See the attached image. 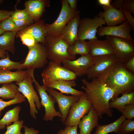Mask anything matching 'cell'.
Wrapping results in <instances>:
<instances>
[{
  "label": "cell",
  "mask_w": 134,
  "mask_h": 134,
  "mask_svg": "<svg viewBox=\"0 0 134 134\" xmlns=\"http://www.w3.org/2000/svg\"><path fill=\"white\" fill-rule=\"evenodd\" d=\"M89 81L86 79L81 80V88L84 91L92 106L101 119L105 114L109 117L112 116L113 111L109 106V101L117 97L115 91L96 78Z\"/></svg>",
  "instance_id": "1"
},
{
  "label": "cell",
  "mask_w": 134,
  "mask_h": 134,
  "mask_svg": "<svg viewBox=\"0 0 134 134\" xmlns=\"http://www.w3.org/2000/svg\"><path fill=\"white\" fill-rule=\"evenodd\" d=\"M114 90L117 96L134 91V74L128 71L118 61L95 78Z\"/></svg>",
  "instance_id": "2"
},
{
  "label": "cell",
  "mask_w": 134,
  "mask_h": 134,
  "mask_svg": "<svg viewBox=\"0 0 134 134\" xmlns=\"http://www.w3.org/2000/svg\"><path fill=\"white\" fill-rule=\"evenodd\" d=\"M46 50L48 59L61 64L66 60H73L76 57L71 56L67 52L69 45L61 36L46 35L42 43Z\"/></svg>",
  "instance_id": "3"
},
{
  "label": "cell",
  "mask_w": 134,
  "mask_h": 134,
  "mask_svg": "<svg viewBox=\"0 0 134 134\" xmlns=\"http://www.w3.org/2000/svg\"><path fill=\"white\" fill-rule=\"evenodd\" d=\"M34 69H27L26 74L21 81L16 82L18 85V90L19 92L27 98L30 107V115L34 119H36V114L38 113L37 109H40L41 105L39 98L35 91L32 83V72Z\"/></svg>",
  "instance_id": "4"
},
{
  "label": "cell",
  "mask_w": 134,
  "mask_h": 134,
  "mask_svg": "<svg viewBox=\"0 0 134 134\" xmlns=\"http://www.w3.org/2000/svg\"><path fill=\"white\" fill-rule=\"evenodd\" d=\"M62 7L57 19L51 24H46L47 34L55 36H60L63 30L68 22L79 11L71 8L67 0H61Z\"/></svg>",
  "instance_id": "5"
},
{
  "label": "cell",
  "mask_w": 134,
  "mask_h": 134,
  "mask_svg": "<svg viewBox=\"0 0 134 134\" xmlns=\"http://www.w3.org/2000/svg\"><path fill=\"white\" fill-rule=\"evenodd\" d=\"M43 85L52 81L59 80H75L77 76L61 64L50 61L41 74Z\"/></svg>",
  "instance_id": "6"
},
{
  "label": "cell",
  "mask_w": 134,
  "mask_h": 134,
  "mask_svg": "<svg viewBox=\"0 0 134 134\" xmlns=\"http://www.w3.org/2000/svg\"><path fill=\"white\" fill-rule=\"evenodd\" d=\"M118 62L124 64L134 56V44L131 40L120 37L106 35Z\"/></svg>",
  "instance_id": "7"
},
{
  "label": "cell",
  "mask_w": 134,
  "mask_h": 134,
  "mask_svg": "<svg viewBox=\"0 0 134 134\" xmlns=\"http://www.w3.org/2000/svg\"><path fill=\"white\" fill-rule=\"evenodd\" d=\"M28 54L21 65L27 69L41 68L47 63L48 58L45 49L41 43H36L34 46L27 47Z\"/></svg>",
  "instance_id": "8"
},
{
  "label": "cell",
  "mask_w": 134,
  "mask_h": 134,
  "mask_svg": "<svg viewBox=\"0 0 134 134\" xmlns=\"http://www.w3.org/2000/svg\"><path fill=\"white\" fill-rule=\"evenodd\" d=\"M92 106L91 102L84 92L78 101L70 108L65 125L70 126L78 125L82 118L88 113Z\"/></svg>",
  "instance_id": "9"
},
{
  "label": "cell",
  "mask_w": 134,
  "mask_h": 134,
  "mask_svg": "<svg viewBox=\"0 0 134 134\" xmlns=\"http://www.w3.org/2000/svg\"><path fill=\"white\" fill-rule=\"evenodd\" d=\"M32 79L36 89L41 99V106L44 107L45 114L43 120L46 121H53L56 117L62 118V115L59 111L55 110L54 105L56 102L54 98L48 94L46 90V88L43 85L41 86L35 80L34 75V71L32 72Z\"/></svg>",
  "instance_id": "10"
},
{
  "label": "cell",
  "mask_w": 134,
  "mask_h": 134,
  "mask_svg": "<svg viewBox=\"0 0 134 134\" xmlns=\"http://www.w3.org/2000/svg\"><path fill=\"white\" fill-rule=\"evenodd\" d=\"M106 24L103 18L97 16L94 18L80 19L78 32V39L90 40L97 39L96 34L98 29Z\"/></svg>",
  "instance_id": "11"
},
{
  "label": "cell",
  "mask_w": 134,
  "mask_h": 134,
  "mask_svg": "<svg viewBox=\"0 0 134 134\" xmlns=\"http://www.w3.org/2000/svg\"><path fill=\"white\" fill-rule=\"evenodd\" d=\"M46 90L57 102L59 111L62 115L61 120L63 124H64L70 108L74 104L78 101L80 96H66L51 88H47Z\"/></svg>",
  "instance_id": "12"
},
{
  "label": "cell",
  "mask_w": 134,
  "mask_h": 134,
  "mask_svg": "<svg viewBox=\"0 0 134 134\" xmlns=\"http://www.w3.org/2000/svg\"><path fill=\"white\" fill-rule=\"evenodd\" d=\"M93 57L94 63L89 68L86 74L89 80L97 77L118 61L114 54Z\"/></svg>",
  "instance_id": "13"
},
{
  "label": "cell",
  "mask_w": 134,
  "mask_h": 134,
  "mask_svg": "<svg viewBox=\"0 0 134 134\" xmlns=\"http://www.w3.org/2000/svg\"><path fill=\"white\" fill-rule=\"evenodd\" d=\"M93 63V58L89 54L82 55L77 59L66 60L62 63L64 67L77 77L86 75L88 69Z\"/></svg>",
  "instance_id": "14"
},
{
  "label": "cell",
  "mask_w": 134,
  "mask_h": 134,
  "mask_svg": "<svg viewBox=\"0 0 134 134\" xmlns=\"http://www.w3.org/2000/svg\"><path fill=\"white\" fill-rule=\"evenodd\" d=\"M132 29L127 20L120 25L99 28L97 33L99 36H112L123 38L134 42L130 32Z\"/></svg>",
  "instance_id": "15"
},
{
  "label": "cell",
  "mask_w": 134,
  "mask_h": 134,
  "mask_svg": "<svg viewBox=\"0 0 134 134\" xmlns=\"http://www.w3.org/2000/svg\"><path fill=\"white\" fill-rule=\"evenodd\" d=\"M87 42L89 49V54L92 57L114 55L112 47L107 39L101 40L97 38Z\"/></svg>",
  "instance_id": "16"
},
{
  "label": "cell",
  "mask_w": 134,
  "mask_h": 134,
  "mask_svg": "<svg viewBox=\"0 0 134 134\" xmlns=\"http://www.w3.org/2000/svg\"><path fill=\"white\" fill-rule=\"evenodd\" d=\"M79 13L76 14L68 22L60 36L69 46L78 40V32L80 20Z\"/></svg>",
  "instance_id": "17"
},
{
  "label": "cell",
  "mask_w": 134,
  "mask_h": 134,
  "mask_svg": "<svg viewBox=\"0 0 134 134\" xmlns=\"http://www.w3.org/2000/svg\"><path fill=\"white\" fill-rule=\"evenodd\" d=\"M25 33H28L32 35L36 43H42L47 34L46 24L44 19H40L24 29L17 32L16 37Z\"/></svg>",
  "instance_id": "18"
},
{
  "label": "cell",
  "mask_w": 134,
  "mask_h": 134,
  "mask_svg": "<svg viewBox=\"0 0 134 134\" xmlns=\"http://www.w3.org/2000/svg\"><path fill=\"white\" fill-rule=\"evenodd\" d=\"M25 9L35 21L39 20L46 7L50 6L48 0H29L24 3Z\"/></svg>",
  "instance_id": "19"
},
{
  "label": "cell",
  "mask_w": 134,
  "mask_h": 134,
  "mask_svg": "<svg viewBox=\"0 0 134 134\" xmlns=\"http://www.w3.org/2000/svg\"><path fill=\"white\" fill-rule=\"evenodd\" d=\"M103 12H100L98 16L103 18L108 26H116L127 20L124 15L119 10L111 5L103 6Z\"/></svg>",
  "instance_id": "20"
},
{
  "label": "cell",
  "mask_w": 134,
  "mask_h": 134,
  "mask_svg": "<svg viewBox=\"0 0 134 134\" xmlns=\"http://www.w3.org/2000/svg\"><path fill=\"white\" fill-rule=\"evenodd\" d=\"M99 116L92 106L88 113L82 118L78 126L80 129L79 134H91L93 129L98 124Z\"/></svg>",
  "instance_id": "21"
},
{
  "label": "cell",
  "mask_w": 134,
  "mask_h": 134,
  "mask_svg": "<svg viewBox=\"0 0 134 134\" xmlns=\"http://www.w3.org/2000/svg\"><path fill=\"white\" fill-rule=\"evenodd\" d=\"M76 85L75 80H59L51 82L44 86L46 88H50L58 90L63 94L80 96L84 92L72 88Z\"/></svg>",
  "instance_id": "22"
},
{
  "label": "cell",
  "mask_w": 134,
  "mask_h": 134,
  "mask_svg": "<svg viewBox=\"0 0 134 134\" xmlns=\"http://www.w3.org/2000/svg\"><path fill=\"white\" fill-rule=\"evenodd\" d=\"M27 72V70L12 71L10 70L0 69V84L21 81L25 77Z\"/></svg>",
  "instance_id": "23"
},
{
  "label": "cell",
  "mask_w": 134,
  "mask_h": 134,
  "mask_svg": "<svg viewBox=\"0 0 134 134\" xmlns=\"http://www.w3.org/2000/svg\"><path fill=\"white\" fill-rule=\"evenodd\" d=\"M17 32H4L0 35V50L14 54L16 50L15 39Z\"/></svg>",
  "instance_id": "24"
},
{
  "label": "cell",
  "mask_w": 134,
  "mask_h": 134,
  "mask_svg": "<svg viewBox=\"0 0 134 134\" xmlns=\"http://www.w3.org/2000/svg\"><path fill=\"white\" fill-rule=\"evenodd\" d=\"M134 104V91L122 95L120 97L116 98L114 100L109 102L110 108H115L121 112L125 107L129 104Z\"/></svg>",
  "instance_id": "25"
},
{
  "label": "cell",
  "mask_w": 134,
  "mask_h": 134,
  "mask_svg": "<svg viewBox=\"0 0 134 134\" xmlns=\"http://www.w3.org/2000/svg\"><path fill=\"white\" fill-rule=\"evenodd\" d=\"M67 52L71 56L76 57L77 54L81 56L89 54V49L87 42L85 40L78 39L69 46Z\"/></svg>",
  "instance_id": "26"
},
{
  "label": "cell",
  "mask_w": 134,
  "mask_h": 134,
  "mask_svg": "<svg viewBox=\"0 0 134 134\" xmlns=\"http://www.w3.org/2000/svg\"><path fill=\"white\" fill-rule=\"evenodd\" d=\"M126 119V118L122 115L110 124L103 125L98 124L96 126V132L94 134H107L112 132L117 133L120 125Z\"/></svg>",
  "instance_id": "27"
},
{
  "label": "cell",
  "mask_w": 134,
  "mask_h": 134,
  "mask_svg": "<svg viewBox=\"0 0 134 134\" xmlns=\"http://www.w3.org/2000/svg\"><path fill=\"white\" fill-rule=\"evenodd\" d=\"M21 107L17 106L7 111L0 120V130L3 129L6 126L9 125L12 122L19 120Z\"/></svg>",
  "instance_id": "28"
},
{
  "label": "cell",
  "mask_w": 134,
  "mask_h": 134,
  "mask_svg": "<svg viewBox=\"0 0 134 134\" xmlns=\"http://www.w3.org/2000/svg\"><path fill=\"white\" fill-rule=\"evenodd\" d=\"M18 86L12 83L3 84L0 88V98L5 99H14L19 92Z\"/></svg>",
  "instance_id": "29"
},
{
  "label": "cell",
  "mask_w": 134,
  "mask_h": 134,
  "mask_svg": "<svg viewBox=\"0 0 134 134\" xmlns=\"http://www.w3.org/2000/svg\"><path fill=\"white\" fill-rule=\"evenodd\" d=\"M21 62H17L11 61L8 53L6 57L0 60V69L10 70L13 69L22 70L24 68L21 65Z\"/></svg>",
  "instance_id": "30"
},
{
  "label": "cell",
  "mask_w": 134,
  "mask_h": 134,
  "mask_svg": "<svg viewBox=\"0 0 134 134\" xmlns=\"http://www.w3.org/2000/svg\"><path fill=\"white\" fill-rule=\"evenodd\" d=\"M0 26L4 32H18L27 27H18L10 19V17L1 21L0 22Z\"/></svg>",
  "instance_id": "31"
},
{
  "label": "cell",
  "mask_w": 134,
  "mask_h": 134,
  "mask_svg": "<svg viewBox=\"0 0 134 134\" xmlns=\"http://www.w3.org/2000/svg\"><path fill=\"white\" fill-rule=\"evenodd\" d=\"M26 98L19 92L13 99L7 101H4L2 99H0V116L1 112L6 107L10 105L20 103L26 101Z\"/></svg>",
  "instance_id": "32"
},
{
  "label": "cell",
  "mask_w": 134,
  "mask_h": 134,
  "mask_svg": "<svg viewBox=\"0 0 134 134\" xmlns=\"http://www.w3.org/2000/svg\"><path fill=\"white\" fill-rule=\"evenodd\" d=\"M134 132V120L127 119L124 121L120 125L117 134H129Z\"/></svg>",
  "instance_id": "33"
},
{
  "label": "cell",
  "mask_w": 134,
  "mask_h": 134,
  "mask_svg": "<svg viewBox=\"0 0 134 134\" xmlns=\"http://www.w3.org/2000/svg\"><path fill=\"white\" fill-rule=\"evenodd\" d=\"M23 120H19L12 125L6 126V130L3 134H22L21 130L23 127Z\"/></svg>",
  "instance_id": "34"
},
{
  "label": "cell",
  "mask_w": 134,
  "mask_h": 134,
  "mask_svg": "<svg viewBox=\"0 0 134 134\" xmlns=\"http://www.w3.org/2000/svg\"><path fill=\"white\" fill-rule=\"evenodd\" d=\"M19 37L23 44L27 47L33 46L36 43L33 36L28 33L22 34L19 36Z\"/></svg>",
  "instance_id": "35"
},
{
  "label": "cell",
  "mask_w": 134,
  "mask_h": 134,
  "mask_svg": "<svg viewBox=\"0 0 134 134\" xmlns=\"http://www.w3.org/2000/svg\"><path fill=\"white\" fill-rule=\"evenodd\" d=\"M10 18L15 25L19 27H28L34 23L35 21L30 16L20 20L15 19L11 17Z\"/></svg>",
  "instance_id": "36"
},
{
  "label": "cell",
  "mask_w": 134,
  "mask_h": 134,
  "mask_svg": "<svg viewBox=\"0 0 134 134\" xmlns=\"http://www.w3.org/2000/svg\"><path fill=\"white\" fill-rule=\"evenodd\" d=\"M121 112L126 119L131 120L133 119L134 117V104L127 105Z\"/></svg>",
  "instance_id": "37"
},
{
  "label": "cell",
  "mask_w": 134,
  "mask_h": 134,
  "mask_svg": "<svg viewBox=\"0 0 134 134\" xmlns=\"http://www.w3.org/2000/svg\"><path fill=\"white\" fill-rule=\"evenodd\" d=\"M29 16V14L25 9L22 10L15 9L14 11H13L11 17L16 20H20Z\"/></svg>",
  "instance_id": "38"
},
{
  "label": "cell",
  "mask_w": 134,
  "mask_h": 134,
  "mask_svg": "<svg viewBox=\"0 0 134 134\" xmlns=\"http://www.w3.org/2000/svg\"><path fill=\"white\" fill-rule=\"evenodd\" d=\"M78 127V125L66 126L64 129H61L56 134H79L77 131Z\"/></svg>",
  "instance_id": "39"
},
{
  "label": "cell",
  "mask_w": 134,
  "mask_h": 134,
  "mask_svg": "<svg viewBox=\"0 0 134 134\" xmlns=\"http://www.w3.org/2000/svg\"><path fill=\"white\" fill-rule=\"evenodd\" d=\"M121 8L128 10L131 14H134V0H124Z\"/></svg>",
  "instance_id": "40"
},
{
  "label": "cell",
  "mask_w": 134,
  "mask_h": 134,
  "mask_svg": "<svg viewBox=\"0 0 134 134\" xmlns=\"http://www.w3.org/2000/svg\"><path fill=\"white\" fill-rule=\"evenodd\" d=\"M123 14L132 30L134 31V18L129 11L121 8L119 9Z\"/></svg>",
  "instance_id": "41"
},
{
  "label": "cell",
  "mask_w": 134,
  "mask_h": 134,
  "mask_svg": "<svg viewBox=\"0 0 134 134\" xmlns=\"http://www.w3.org/2000/svg\"><path fill=\"white\" fill-rule=\"evenodd\" d=\"M125 68L128 71L134 74V56L123 64Z\"/></svg>",
  "instance_id": "42"
},
{
  "label": "cell",
  "mask_w": 134,
  "mask_h": 134,
  "mask_svg": "<svg viewBox=\"0 0 134 134\" xmlns=\"http://www.w3.org/2000/svg\"><path fill=\"white\" fill-rule=\"evenodd\" d=\"M13 11L0 9V22L3 20L11 17Z\"/></svg>",
  "instance_id": "43"
},
{
  "label": "cell",
  "mask_w": 134,
  "mask_h": 134,
  "mask_svg": "<svg viewBox=\"0 0 134 134\" xmlns=\"http://www.w3.org/2000/svg\"><path fill=\"white\" fill-rule=\"evenodd\" d=\"M24 134H38L39 131L33 128H30L26 126H24Z\"/></svg>",
  "instance_id": "44"
},
{
  "label": "cell",
  "mask_w": 134,
  "mask_h": 134,
  "mask_svg": "<svg viewBox=\"0 0 134 134\" xmlns=\"http://www.w3.org/2000/svg\"><path fill=\"white\" fill-rule=\"evenodd\" d=\"M124 0H114L111 5L114 8L118 9L121 8Z\"/></svg>",
  "instance_id": "45"
},
{
  "label": "cell",
  "mask_w": 134,
  "mask_h": 134,
  "mask_svg": "<svg viewBox=\"0 0 134 134\" xmlns=\"http://www.w3.org/2000/svg\"><path fill=\"white\" fill-rule=\"evenodd\" d=\"M68 4L72 9L74 10H77V0H67Z\"/></svg>",
  "instance_id": "46"
},
{
  "label": "cell",
  "mask_w": 134,
  "mask_h": 134,
  "mask_svg": "<svg viewBox=\"0 0 134 134\" xmlns=\"http://www.w3.org/2000/svg\"><path fill=\"white\" fill-rule=\"evenodd\" d=\"M111 0H98V3L103 6H111Z\"/></svg>",
  "instance_id": "47"
},
{
  "label": "cell",
  "mask_w": 134,
  "mask_h": 134,
  "mask_svg": "<svg viewBox=\"0 0 134 134\" xmlns=\"http://www.w3.org/2000/svg\"><path fill=\"white\" fill-rule=\"evenodd\" d=\"M7 51H4L0 50V58L1 59L5 58L7 54Z\"/></svg>",
  "instance_id": "48"
},
{
  "label": "cell",
  "mask_w": 134,
  "mask_h": 134,
  "mask_svg": "<svg viewBox=\"0 0 134 134\" xmlns=\"http://www.w3.org/2000/svg\"><path fill=\"white\" fill-rule=\"evenodd\" d=\"M4 32V31L1 28L0 26V35L2 34Z\"/></svg>",
  "instance_id": "49"
},
{
  "label": "cell",
  "mask_w": 134,
  "mask_h": 134,
  "mask_svg": "<svg viewBox=\"0 0 134 134\" xmlns=\"http://www.w3.org/2000/svg\"><path fill=\"white\" fill-rule=\"evenodd\" d=\"M3 1V0H0V4L2 3Z\"/></svg>",
  "instance_id": "50"
}]
</instances>
